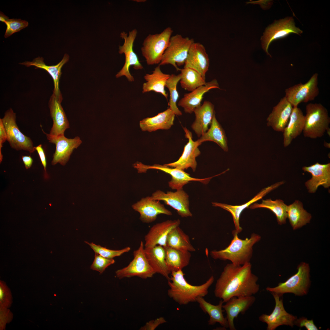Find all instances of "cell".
<instances>
[{"instance_id":"7","label":"cell","mask_w":330,"mask_h":330,"mask_svg":"<svg viewBox=\"0 0 330 330\" xmlns=\"http://www.w3.org/2000/svg\"><path fill=\"white\" fill-rule=\"evenodd\" d=\"M194 42L193 39L183 37L180 34L171 36L159 65L170 64L179 71L177 65H184L190 48Z\"/></svg>"},{"instance_id":"2","label":"cell","mask_w":330,"mask_h":330,"mask_svg":"<svg viewBox=\"0 0 330 330\" xmlns=\"http://www.w3.org/2000/svg\"><path fill=\"white\" fill-rule=\"evenodd\" d=\"M170 273V278L168 280L170 287L168 295L181 305L196 302L198 298L205 296L214 281V277L212 275L204 284L193 285L189 284L185 279L182 270L172 271Z\"/></svg>"},{"instance_id":"9","label":"cell","mask_w":330,"mask_h":330,"mask_svg":"<svg viewBox=\"0 0 330 330\" xmlns=\"http://www.w3.org/2000/svg\"><path fill=\"white\" fill-rule=\"evenodd\" d=\"M134 167L139 173L146 172L148 170L153 169L160 170L169 174L171 177V179L168 182L169 186L172 189L176 190L182 189L184 185L191 181L199 182L204 184H207L214 177L200 179L193 178L184 170L170 167L165 164L163 165L154 164L150 166L137 162L134 164Z\"/></svg>"},{"instance_id":"41","label":"cell","mask_w":330,"mask_h":330,"mask_svg":"<svg viewBox=\"0 0 330 330\" xmlns=\"http://www.w3.org/2000/svg\"><path fill=\"white\" fill-rule=\"evenodd\" d=\"M85 242L90 246L95 253L108 258L112 259L115 257L120 256L124 253L128 252L130 250V248L129 247H126L119 250H113L103 247L99 245L93 243H90L86 241Z\"/></svg>"},{"instance_id":"15","label":"cell","mask_w":330,"mask_h":330,"mask_svg":"<svg viewBox=\"0 0 330 330\" xmlns=\"http://www.w3.org/2000/svg\"><path fill=\"white\" fill-rule=\"evenodd\" d=\"M156 200H162L176 210L182 217L192 216L189 210V196L182 189L175 192L169 191L166 193L160 190H157L151 196Z\"/></svg>"},{"instance_id":"23","label":"cell","mask_w":330,"mask_h":330,"mask_svg":"<svg viewBox=\"0 0 330 330\" xmlns=\"http://www.w3.org/2000/svg\"><path fill=\"white\" fill-rule=\"evenodd\" d=\"M184 65V68L195 70L205 79L209 65V59L203 44L194 42L192 45Z\"/></svg>"},{"instance_id":"46","label":"cell","mask_w":330,"mask_h":330,"mask_svg":"<svg viewBox=\"0 0 330 330\" xmlns=\"http://www.w3.org/2000/svg\"><path fill=\"white\" fill-rule=\"evenodd\" d=\"M7 139L6 132L2 119H0V163H1L3 159V155L2 153V148L3 144Z\"/></svg>"},{"instance_id":"49","label":"cell","mask_w":330,"mask_h":330,"mask_svg":"<svg viewBox=\"0 0 330 330\" xmlns=\"http://www.w3.org/2000/svg\"><path fill=\"white\" fill-rule=\"evenodd\" d=\"M8 18V17L2 13L0 12V21H1L4 22L5 20Z\"/></svg>"},{"instance_id":"29","label":"cell","mask_w":330,"mask_h":330,"mask_svg":"<svg viewBox=\"0 0 330 330\" xmlns=\"http://www.w3.org/2000/svg\"><path fill=\"white\" fill-rule=\"evenodd\" d=\"M69 59V55L66 53L64 55L61 61L54 65H46L44 62L43 58L39 57L35 58L32 61H27L19 64L27 67L34 66L37 68L42 69L46 71L51 76L53 80L54 88L53 93L56 95L59 96L62 95L59 88V80L62 74L61 69L63 65L68 61Z\"/></svg>"},{"instance_id":"4","label":"cell","mask_w":330,"mask_h":330,"mask_svg":"<svg viewBox=\"0 0 330 330\" xmlns=\"http://www.w3.org/2000/svg\"><path fill=\"white\" fill-rule=\"evenodd\" d=\"M306 109L304 137L311 139L322 137L330 129V118L327 109L321 104L310 103Z\"/></svg>"},{"instance_id":"10","label":"cell","mask_w":330,"mask_h":330,"mask_svg":"<svg viewBox=\"0 0 330 330\" xmlns=\"http://www.w3.org/2000/svg\"><path fill=\"white\" fill-rule=\"evenodd\" d=\"M134 258L127 266L116 272L119 279L138 277L142 279L152 277L156 273L151 267L144 252V244L141 241L138 248L133 252Z\"/></svg>"},{"instance_id":"11","label":"cell","mask_w":330,"mask_h":330,"mask_svg":"<svg viewBox=\"0 0 330 330\" xmlns=\"http://www.w3.org/2000/svg\"><path fill=\"white\" fill-rule=\"evenodd\" d=\"M136 29H133L128 33L123 31L120 34V37L124 40L123 45L119 46V53H124L125 55V62L121 69L117 73V78L124 76L130 82L134 81V77L130 74L129 69L132 66L135 70H141L143 67L139 61L137 55L133 50V45L137 36Z\"/></svg>"},{"instance_id":"31","label":"cell","mask_w":330,"mask_h":330,"mask_svg":"<svg viewBox=\"0 0 330 330\" xmlns=\"http://www.w3.org/2000/svg\"><path fill=\"white\" fill-rule=\"evenodd\" d=\"M144 252L149 264L156 273L160 274L169 280L170 272L166 265L164 248L159 245L150 248H144Z\"/></svg>"},{"instance_id":"39","label":"cell","mask_w":330,"mask_h":330,"mask_svg":"<svg viewBox=\"0 0 330 330\" xmlns=\"http://www.w3.org/2000/svg\"><path fill=\"white\" fill-rule=\"evenodd\" d=\"M179 71L181 72L180 85L185 90L191 92L206 83L205 79L193 69L184 68Z\"/></svg>"},{"instance_id":"48","label":"cell","mask_w":330,"mask_h":330,"mask_svg":"<svg viewBox=\"0 0 330 330\" xmlns=\"http://www.w3.org/2000/svg\"><path fill=\"white\" fill-rule=\"evenodd\" d=\"M22 160L26 169L30 168L31 166L33 160L30 156H22Z\"/></svg>"},{"instance_id":"13","label":"cell","mask_w":330,"mask_h":330,"mask_svg":"<svg viewBox=\"0 0 330 330\" xmlns=\"http://www.w3.org/2000/svg\"><path fill=\"white\" fill-rule=\"evenodd\" d=\"M43 132L49 142L54 144L56 146L55 152L53 156L51 162L52 165L59 163L64 166L69 160L73 150L78 148L82 143L79 137L76 136L74 138H66L64 135L55 136Z\"/></svg>"},{"instance_id":"45","label":"cell","mask_w":330,"mask_h":330,"mask_svg":"<svg viewBox=\"0 0 330 330\" xmlns=\"http://www.w3.org/2000/svg\"><path fill=\"white\" fill-rule=\"evenodd\" d=\"M166 322L163 317H160L155 320L147 322L144 326L141 327L140 330H154L160 324L165 323Z\"/></svg>"},{"instance_id":"44","label":"cell","mask_w":330,"mask_h":330,"mask_svg":"<svg viewBox=\"0 0 330 330\" xmlns=\"http://www.w3.org/2000/svg\"><path fill=\"white\" fill-rule=\"evenodd\" d=\"M294 324L300 328L305 327L307 330H318L313 320H309L304 317L297 318L294 321Z\"/></svg>"},{"instance_id":"35","label":"cell","mask_w":330,"mask_h":330,"mask_svg":"<svg viewBox=\"0 0 330 330\" xmlns=\"http://www.w3.org/2000/svg\"><path fill=\"white\" fill-rule=\"evenodd\" d=\"M196 302L199 304V306L205 313L207 314L209 316L208 321V324L213 325L218 323L222 326L225 328H229V325L226 317H224L223 312L222 305L224 303L221 299L218 305H214L206 301L203 297L197 298Z\"/></svg>"},{"instance_id":"34","label":"cell","mask_w":330,"mask_h":330,"mask_svg":"<svg viewBox=\"0 0 330 330\" xmlns=\"http://www.w3.org/2000/svg\"><path fill=\"white\" fill-rule=\"evenodd\" d=\"M287 217L293 230L310 223L312 218L311 214L304 209L302 203L298 200L287 205Z\"/></svg>"},{"instance_id":"26","label":"cell","mask_w":330,"mask_h":330,"mask_svg":"<svg viewBox=\"0 0 330 330\" xmlns=\"http://www.w3.org/2000/svg\"><path fill=\"white\" fill-rule=\"evenodd\" d=\"M215 88L220 89L217 81L214 79L193 91L185 94L179 101L178 105L183 108L185 113L191 114L195 108L201 105L204 94Z\"/></svg>"},{"instance_id":"20","label":"cell","mask_w":330,"mask_h":330,"mask_svg":"<svg viewBox=\"0 0 330 330\" xmlns=\"http://www.w3.org/2000/svg\"><path fill=\"white\" fill-rule=\"evenodd\" d=\"M62 95L57 96L53 93L48 102L50 115L53 124L50 134L55 136L64 135L66 130L70 127L69 123L61 103Z\"/></svg>"},{"instance_id":"12","label":"cell","mask_w":330,"mask_h":330,"mask_svg":"<svg viewBox=\"0 0 330 330\" xmlns=\"http://www.w3.org/2000/svg\"><path fill=\"white\" fill-rule=\"evenodd\" d=\"M318 74L315 73L306 83L300 82L285 89V97L293 107L314 100L318 95Z\"/></svg>"},{"instance_id":"19","label":"cell","mask_w":330,"mask_h":330,"mask_svg":"<svg viewBox=\"0 0 330 330\" xmlns=\"http://www.w3.org/2000/svg\"><path fill=\"white\" fill-rule=\"evenodd\" d=\"M180 224V220L178 219L168 220L154 225L145 237L144 248H150L158 245L166 247L169 233Z\"/></svg>"},{"instance_id":"25","label":"cell","mask_w":330,"mask_h":330,"mask_svg":"<svg viewBox=\"0 0 330 330\" xmlns=\"http://www.w3.org/2000/svg\"><path fill=\"white\" fill-rule=\"evenodd\" d=\"M255 300V297L253 295L234 297L223 305L222 308L226 312L229 328L230 330H236L234 323V319L237 318L240 314H244Z\"/></svg>"},{"instance_id":"24","label":"cell","mask_w":330,"mask_h":330,"mask_svg":"<svg viewBox=\"0 0 330 330\" xmlns=\"http://www.w3.org/2000/svg\"><path fill=\"white\" fill-rule=\"evenodd\" d=\"M284 183L283 181L278 182L263 189L251 200L242 205H232L225 204L212 202V206L220 207L229 212L231 214L235 227V230L239 234L242 230V229L240 225L239 219L241 214L243 210Z\"/></svg>"},{"instance_id":"17","label":"cell","mask_w":330,"mask_h":330,"mask_svg":"<svg viewBox=\"0 0 330 330\" xmlns=\"http://www.w3.org/2000/svg\"><path fill=\"white\" fill-rule=\"evenodd\" d=\"M185 137L188 141L185 146L182 155L177 161L171 163L165 164L173 168H176L183 170L191 167L193 172L196 170L197 163L196 158L199 156L201 152L198 147L201 144L197 140H193L192 133L186 128H183Z\"/></svg>"},{"instance_id":"3","label":"cell","mask_w":330,"mask_h":330,"mask_svg":"<svg viewBox=\"0 0 330 330\" xmlns=\"http://www.w3.org/2000/svg\"><path fill=\"white\" fill-rule=\"evenodd\" d=\"M233 238L229 246L224 249L213 250L210 255L215 259L229 260L236 265H242L250 262L253 252V247L261 239L260 235L253 233L250 237L244 239L240 238L235 230L232 231Z\"/></svg>"},{"instance_id":"28","label":"cell","mask_w":330,"mask_h":330,"mask_svg":"<svg viewBox=\"0 0 330 330\" xmlns=\"http://www.w3.org/2000/svg\"><path fill=\"white\" fill-rule=\"evenodd\" d=\"M305 122V116L301 109L298 107H293L288 124L283 132L284 147L288 146L303 132Z\"/></svg>"},{"instance_id":"1","label":"cell","mask_w":330,"mask_h":330,"mask_svg":"<svg viewBox=\"0 0 330 330\" xmlns=\"http://www.w3.org/2000/svg\"><path fill=\"white\" fill-rule=\"evenodd\" d=\"M250 262L242 265L231 263L224 267L217 280L214 290L215 297L226 302L234 297L253 295L259 290L258 277L251 270Z\"/></svg>"},{"instance_id":"38","label":"cell","mask_w":330,"mask_h":330,"mask_svg":"<svg viewBox=\"0 0 330 330\" xmlns=\"http://www.w3.org/2000/svg\"><path fill=\"white\" fill-rule=\"evenodd\" d=\"M167 245L178 250L195 251V249L191 244L189 236L179 226L173 229L169 233L167 240Z\"/></svg>"},{"instance_id":"40","label":"cell","mask_w":330,"mask_h":330,"mask_svg":"<svg viewBox=\"0 0 330 330\" xmlns=\"http://www.w3.org/2000/svg\"><path fill=\"white\" fill-rule=\"evenodd\" d=\"M181 78L180 73L178 75L172 74L167 80L165 87H167L170 93V100L168 105L170 108L175 115L180 116L182 112L177 107L176 103L179 98V94L177 90V85Z\"/></svg>"},{"instance_id":"21","label":"cell","mask_w":330,"mask_h":330,"mask_svg":"<svg viewBox=\"0 0 330 330\" xmlns=\"http://www.w3.org/2000/svg\"><path fill=\"white\" fill-rule=\"evenodd\" d=\"M302 170L312 175L311 178L305 183L309 193H315L320 186H322L325 188L330 187V163L321 164L317 162L310 166H304Z\"/></svg>"},{"instance_id":"32","label":"cell","mask_w":330,"mask_h":330,"mask_svg":"<svg viewBox=\"0 0 330 330\" xmlns=\"http://www.w3.org/2000/svg\"><path fill=\"white\" fill-rule=\"evenodd\" d=\"M159 65L155 68L151 74H146L144 78L146 82L142 86V93H144L153 91L161 94L167 99L168 94L165 90L167 80L170 75L163 73Z\"/></svg>"},{"instance_id":"14","label":"cell","mask_w":330,"mask_h":330,"mask_svg":"<svg viewBox=\"0 0 330 330\" xmlns=\"http://www.w3.org/2000/svg\"><path fill=\"white\" fill-rule=\"evenodd\" d=\"M302 32L299 28L295 26L292 17H287L275 21L266 29L261 38L262 48L268 55H270L268 52V48L272 42L284 37L290 33L299 35Z\"/></svg>"},{"instance_id":"47","label":"cell","mask_w":330,"mask_h":330,"mask_svg":"<svg viewBox=\"0 0 330 330\" xmlns=\"http://www.w3.org/2000/svg\"><path fill=\"white\" fill-rule=\"evenodd\" d=\"M35 148L39 155L41 162L44 168L45 171V178H47L48 175L46 172L47 163L46 156L44 149L42 148V145L40 144L36 147H35Z\"/></svg>"},{"instance_id":"22","label":"cell","mask_w":330,"mask_h":330,"mask_svg":"<svg viewBox=\"0 0 330 330\" xmlns=\"http://www.w3.org/2000/svg\"><path fill=\"white\" fill-rule=\"evenodd\" d=\"M293 108L285 96L281 98L267 117V125L275 131L283 132L288 124Z\"/></svg>"},{"instance_id":"37","label":"cell","mask_w":330,"mask_h":330,"mask_svg":"<svg viewBox=\"0 0 330 330\" xmlns=\"http://www.w3.org/2000/svg\"><path fill=\"white\" fill-rule=\"evenodd\" d=\"M252 209L265 208L269 209L276 215L278 223L280 225L285 224L287 217V205L280 199L273 200L271 199L262 200L260 204L255 203L249 206Z\"/></svg>"},{"instance_id":"33","label":"cell","mask_w":330,"mask_h":330,"mask_svg":"<svg viewBox=\"0 0 330 330\" xmlns=\"http://www.w3.org/2000/svg\"><path fill=\"white\" fill-rule=\"evenodd\" d=\"M163 248L166 265L170 273L182 270L189 265L191 258L190 252L178 250L167 245Z\"/></svg>"},{"instance_id":"27","label":"cell","mask_w":330,"mask_h":330,"mask_svg":"<svg viewBox=\"0 0 330 330\" xmlns=\"http://www.w3.org/2000/svg\"><path fill=\"white\" fill-rule=\"evenodd\" d=\"M195 119L191 126L193 130L198 137H201L208 130L215 112L214 105L210 102L205 101L203 104L193 111Z\"/></svg>"},{"instance_id":"8","label":"cell","mask_w":330,"mask_h":330,"mask_svg":"<svg viewBox=\"0 0 330 330\" xmlns=\"http://www.w3.org/2000/svg\"><path fill=\"white\" fill-rule=\"evenodd\" d=\"M16 114L12 108L7 110L2 119L7 136V141L10 147L18 151L24 150L31 153L35 149L31 139L19 130L16 121Z\"/></svg>"},{"instance_id":"36","label":"cell","mask_w":330,"mask_h":330,"mask_svg":"<svg viewBox=\"0 0 330 330\" xmlns=\"http://www.w3.org/2000/svg\"><path fill=\"white\" fill-rule=\"evenodd\" d=\"M201 145L207 141L214 142L225 152L228 151L227 139L225 131L217 120L215 114L210 127L207 131L197 140Z\"/></svg>"},{"instance_id":"50","label":"cell","mask_w":330,"mask_h":330,"mask_svg":"<svg viewBox=\"0 0 330 330\" xmlns=\"http://www.w3.org/2000/svg\"><path fill=\"white\" fill-rule=\"evenodd\" d=\"M324 147L328 148H330V144L329 143L326 142L325 141H324Z\"/></svg>"},{"instance_id":"18","label":"cell","mask_w":330,"mask_h":330,"mask_svg":"<svg viewBox=\"0 0 330 330\" xmlns=\"http://www.w3.org/2000/svg\"><path fill=\"white\" fill-rule=\"evenodd\" d=\"M132 207L139 213L140 220L145 223L154 221L160 214L169 216L172 215V212L166 209L160 201L153 200L151 196L142 198L133 204Z\"/></svg>"},{"instance_id":"6","label":"cell","mask_w":330,"mask_h":330,"mask_svg":"<svg viewBox=\"0 0 330 330\" xmlns=\"http://www.w3.org/2000/svg\"><path fill=\"white\" fill-rule=\"evenodd\" d=\"M173 32L171 28L168 27L160 33L148 35L145 39L141 51L148 65L160 63Z\"/></svg>"},{"instance_id":"16","label":"cell","mask_w":330,"mask_h":330,"mask_svg":"<svg viewBox=\"0 0 330 330\" xmlns=\"http://www.w3.org/2000/svg\"><path fill=\"white\" fill-rule=\"evenodd\" d=\"M271 293L275 301L274 308L270 314H263L260 316L259 320L267 324V330H274L278 327L283 325L293 327L297 317L286 311L283 306L282 298L280 299V297L276 294Z\"/></svg>"},{"instance_id":"43","label":"cell","mask_w":330,"mask_h":330,"mask_svg":"<svg viewBox=\"0 0 330 330\" xmlns=\"http://www.w3.org/2000/svg\"><path fill=\"white\" fill-rule=\"evenodd\" d=\"M115 262V261L113 258H108L95 253L94 260L90 268L102 273L107 268Z\"/></svg>"},{"instance_id":"30","label":"cell","mask_w":330,"mask_h":330,"mask_svg":"<svg viewBox=\"0 0 330 330\" xmlns=\"http://www.w3.org/2000/svg\"><path fill=\"white\" fill-rule=\"evenodd\" d=\"M175 115L169 108L155 116L140 121L139 126L143 131L150 132L159 129L168 130L174 124Z\"/></svg>"},{"instance_id":"5","label":"cell","mask_w":330,"mask_h":330,"mask_svg":"<svg viewBox=\"0 0 330 330\" xmlns=\"http://www.w3.org/2000/svg\"><path fill=\"white\" fill-rule=\"evenodd\" d=\"M297 269V272L285 282L280 283L276 287H267L266 290L271 293L277 294L280 297L288 293L298 296L306 295L310 284L309 265L305 262H301Z\"/></svg>"},{"instance_id":"42","label":"cell","mask_w":330,"mask_h":330,"mask_svg":"<svg viewBox=\"0 0 330 330\" xmlns=\"http://www.w3.org/2000/svg\"><path fill=\"white\" fill-rule=\"evenodd\" d=\"M4 23L6 25V29L4 35L5 38H7L15 33L19 31L28 25V23L27 21L20 19H10L8 18Z\"/></svg>"}]
</instances>
